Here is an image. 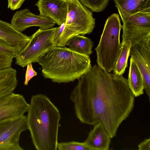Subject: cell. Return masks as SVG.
Here are the masks:
<instances>
[{
  "mask_svg": "<svg viewBox=\"0 0 150 150\" xmlns=\"http://www.w3.org/2000/svg\"><path fill=\"white\" fill-rule=\"evenodd\" d=\"M127 82L129 87L135 97L144 93V81L142 75L136 64L130 58Z\"/></svg>",
  "mask_w": 150,
  "mask_h": 150,
  "instance_id": "obj_17",
  "label": "cell"
},
{
  "mask_svg": "<svg viewBox=\"0 0 150 150\" xmlns=\"http://www.w3.org/2000/svg\"><path fill=\"white\" fill-rule=\"evenodd\" d=\"M129 55L143 76L144 91L150 100V37L132 46Z\"/></svg>",
  "mask_w": 150,
  "mask_h": 150,
  "instance_id": "obj_9",
  "label": "cell"
},
{
  "mask_svg": "<svg viewBox=\"0 0 150 150\" xmlns=\"http://www.w3.org/2000/svg\"><path fill=\"white\" fill-rule=\"evenodd\" d=\"M29 104L23 95L14 92L0 99V123L24 115Z\"/></svg>",
  "mask_w": 150,
  "mask_h": 150,
  "instance_id": "obj_11",
  "label": "cell"
},
{
  "mask_svg": "<svg viewBox=\"0 0 150 150\" xmlns=\"http://www.w3.org/2000/svg\"><path fill=\"white\" fill-rule=\"evenodd\" d=\"M66 1V18L58 46H65L67 42L76 36L91 33L95 24L92 13L79 0Z\"/></svg>",
  "mask_w": 150,
  "mask_h": 150,
  "instance_id": "obj_5",
  "label": "cell"
},
{
  "mask_svg": "<svg viewBox=\"0 0 150 150\" xmlns=\"http://www.w3.org/2000/svg\"><path fill=\"white\" fill-rule=\"evenodd\" d=\"M121 17L150 12V0H113Z\"/></svg>",
  "mask_w": 150,
  "mask_h": 150,
  "instance_id": "obj_15",
  "label": "cell"
},
{
  "mask_svg": "<svg viewBox=\"0 0 150 150\" xmlns=\"http://www.w3.org/2000/svg\"><path fill=\"white\" fill-rule=\"evenodd\" d=\"M37 62L42 67L45 78L59 83L79 79L92 67L89 56L65 46L49 48L40 56Z\"/></svg>",
  "mask_w": 150,
  "mask_h": 150,
  "instance_id": "obj_3",
  "label": "cell"
},
{
  "mask_svg": "<svg viewBox=\"0 0 150 150\" xmlns=\"http://www.w3.org/2000/svg\"><path fill=\"white\" fill-rule=\"evenodd\" d=\"M0 52L8 55L13 58H16L19 53L15 48L0 38Z\"/></svg>",
  "mask_w": 150,
  "mask_h": 150,
  "instance_id": "obj_22",
  "label": "cell"
},
{
  "mask_svg": "<svg viewBox=\"0 0 150 150\" xmlns=\"http://www.w3.org/2000/svg\"><path fill=\"white\" fill-rule=\"evenodd\" d=\"M27 69L25 74V80L24 84L28 85L30 80L33 77L37 76V72L33 69L32 63H28L27 65Z\"/></svg>",
  "mask_w": 150,
  "mask_h": 150,
  "instance_id": "obj_24",
  "label": "cell"
},
{
  "mask_svg": "<svg viewBox=\"0 0 150 150\" xmlns=\"http://www.w3.org/2000/svg\"><path fill=\"white\" fill-rule=\"evenodd\" d=\"M81 4L93 12L104 10L108 4L109 0H79Z\"/></svg>",
  "mask_w": 150,
  "mask_h": 150,
  "instance_id": "obj_20",
  "label": "cell"
},
{
  "mask_svg": "<svg viewBox=\"0 0 150 150\" xmlns=\"http://www.w3.org/2000/svg\"><path fill=\"white\" fill-rule=\"evenodd\" d=\"M0 38L15 48L19 52L29 42L30 36L16 30L11 23L0 20Z\"/></svg>",
  "mask_w": 150,
  "mask_h": 150,
  "instance_id": "obj_14",
  "label": "cell"
},
{
  "mask_svg": "<svg viewBox=\"0 0 150 150\" xmlns=\"http://www.w3.org/2000/svg\"><path fill=\"white\" fill-rule=\"evenodd\" d=\"M122 27L118 14L114 13L109 16L95 49L98 65L109 73L114 71L122 50L120 34Z\"/></svg>",
  "mask_w": 150,
  "mask_h": 150,
  "instance_id": "obj_4",
  "label": "cell"
},
{
  "mask_svg": "<svg viewBox=\"0 0 150 150\" xmlns=\"http://www.w3.org/2000/svg\"><path fill=\"white\" fill-rule=\"evenodd\" d=\"M13 59L9 55L0 52V70L11 67Z\"/></svg>",
  "mask_w": 150,
  "mask_h": 150,
  "instance_id": "obj_23",
  "label": "cell"
},
{
  "mask_svg": "<svg viewBox=\"0 0 150 150\" xmlns=\"http://www.w3.org/2000/svg\"><path fill=\"white\" fill-rule=\"evenodd\" d=\"M56 28L46 30L39 28L30 36L29 42L15 58V64L23 68L30 63L37 62L45 52L56 46L53 42Z\"/></svg>",
  "mask_w": 150,
  "mask_h": 150,
  "instance_id": "obj_6",
  "label": "cell"
},
{
  "mask_svg": "<svg viewBox=\"0 0 150 150\" xmlns=\"http://www.w3.org/2000/svg\"><path fill=\"white\" fill-rule=\"evenodd\" d=\"M65 26V22L57 27L53 38V42L56 46H58L60 37Z\"/></svg>",
  "mask_w": 150,
  "mask_h": 150,
  "instance_id": "obj_25",
  "label": "cell"
},
{
  "mask_svg": "<svg viewBox=\"0 0 150 150\" xmlns=\"http://www.w3.org/2000/svg\"><path fill=\"white\" fill-rule=\"evenodd\" d=\"M11 24L15 30L22 32L32 26L39 27L42 30L51 28L56 23L50 18L36 15L25 8L14 13Z\"/></svg>",
  "mask_w": 150,
  "mask_h": 150,
  "instance_id": "obj_10",
  "label": "cell"
},
{
  "mask_svg": "<svg viewBox=\"0 0 150 150\" xmlns=\"http://www.w3.org/2000/svg\"><path fill=\"white\" fill-rule=\"evenodd\" d=\"M35 5L39 15L54 21L59 26L65 22L67 13L66 0H39Z\"/></svg>",
  "mask_w": 150,
  "mask_h": 150,
  "instance_id": "obj_12",
  "label": "cell"
},
{
  "mask_svg": "<svg viewBox=\"0 0 150 150\" xmlns=\"http://www.w3.org/2000/svg\"><path fill=\"white\" fill-rule=\"evenodd\" d=\"M25 0H8V8L11 10L17 9L20 8Z\"/></svg>",
  "mask_w": 150,
  "mask_h": 150,
  "instance_id": "obj_26",
  "label": "cell"
},
{
  "mask_svg": "<svg viewBox=\"0 0 150 150\" xmlns=\"http://www.w3.org/2000/svg\"><path fill=\"white\" fill-rule=\"evenodd\" d=\"M27 129V117L24 115L0 122V150H23L20 138Z\"/></svg>",
  "mask_w": 150,
  "mask_h": 150,
  "instance_id": "obj_8",
  "label": "cell"
},
{
  "mask_svg": "<svg viewBox=\"0 0 150 150\" xmlns=\"http://www.w3.org/2000/svg\"><path fill=\"white\" fill-rule=\"evenodd\" d=\"M78 80L70 96L77 118L92 125L101 122L111 138L115 137L134 106L127 79L95 65Z\"/></svg>",
  "mask_w": 150,
  "mask_h": 150,
  "instance_id": "obj_1",
  "label": "cell"
},
{
  "mask_svg": "<svg viewBox=\"0 0 150 150\" xmlns=\"http://www.w3.org/2000/svg\"><path fill=\"white\" fill-rule=\"evenodd\" d=\"M27 116L28 129L37 150H57L61 116L57 107L45 95L31 97Z\"/></svg>",
  "mask_w": 150,
  "mask_h": 150,
  "instance_id": "obj_2",
  "label": "cell"
},
{
  "mask_svg": "<svg viewBox=\"0 0 150 150\" xmlns=\"http://www.w3.org/2000/svg\"><path fill=\"white\" fill-rule=\"evenodd\" d=\"M121 18L123 23L122 45L130 41L133 46L150 37V12H139Z\"/></svg>",
  "mask_w": 150,
  "mask_h": 150,
  "instance_id": "obj_7",
  "label": "cell"
},
{
  "mask_svg": "<svg viewBox=\"0 0 150 150\" xmlns=\"http://www.w3.org/2000/svg\"><path fill=\"white\" fill-rule=\"evenodd\" d=\"M57 148L59 150H90L84 142L73 141L58 143Z\"/></svg>",
  "mask_w": 150,
  "mask_h": 150,
  "instance_id": "obj_21",
  "label": "cell"
},
{
  "mask_svg": "<svg viewBox=\"0 0 150 150\" xmlns=\"http://www.w3.org/2000/svg\"><path fill=\"white\" fill-rule=\"evenodd\" d=\"M66 45L72 50L79 53L89 56L92 53L93 42L83 35L76 36L70 39Z\"/></svg>",
  "mask_w": 150,
  "mask_h": 150,
  "instance_id": "obj_18",
  "label": "cell"
},
{
  "mask_svg": "<svg viewBox=\"0 0 150 150\" xmlns=\"http://www.w3.org/2000/svg\"><path fill=\"white\" fill-rule=\"evenodd\" d=\"M139 150H150V138L145 139L138 145Z\"/></svg>",
  "mask_w": 150,
  "mask_h": 150,
  "instance_id": "obj_27",
  "label": "cell"
},
{
  "mask_svg": "<svg viewBox=\"0 0 150 150\" xmlns=\"http://www.w3.org/2000/svg\"><path fill=\"white\" fill-rule=\"evenodd\" d=\"M122 46L121 52L113 71L114 74L117 75H122L127 67V61L132 46L131 43L130 41L128 42Z\"/></svg>",
  "mask_w": 150,
  "mask_h": 150,
  "instance_id": "obj_19",
  "label": "cell"
},
{
  "mask_svg": "<svg viewBox=\"0 0 150 150\" xmlns=\"http://www.w3.org/2000/svg\"><path fill=\"white\" fill-rule=\"evenodd\" d=\"M84 142L90 150H109L111 138L100 122L93 125Z\"/></svg>",
  "mask_w": 150,
  "mask_h": 150,
  "instance_id": "obj_13",
  "label": "cell"
},
{
  "mask_svg": "<svg viewBox=\"0 0 150 150\" xmlns=\"http://www.w3.org/2000/svg\"><path fill=\"white\" fill-rule=\"evenodd\" d=\"M17 73L11 67L0 70V99L13 92L18 84Z\"/></svg>",
  "mask_w": 150,
  "mask_h": 150,
  "instance_id": "obj_16",
  "label": "cell"
}]
</instances>
